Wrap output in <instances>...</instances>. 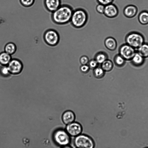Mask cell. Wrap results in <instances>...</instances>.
I'll list each match as a JSON object with an SVG mask.
<instances>
[{"mask_svg":"<svg viewBox=\"0 0 148 148\" xmlns=\"http://www.w3.org/2000/svg\"><path fill=\"white\" fill-rule=\"evenodd\" d=\"M74 10L70 5H61L56 10L52 12L51 19L55 24L63 25L70 22Z\"/></svg>","mask_w":148,"mask_h":148,"instance_id":"6da1fadb","label":"cell"},{"mask_svg":"<svg viewBox=\"0 0 148 148\" xmlns=\"http://www.w3.org/2000/svg\"><path fill=\"white\" fill-rule=\"evenodd\" d=\"M88 16L87 11L82 8H78L74 10L70 23L72 26L77 28H81L87 23Z\"/></svg>","mask_w":148,"mask_h":148,"instance_id":"7a4b0ae2","label":"cell"},{"mask_svg":"<svg viewBox=\"0 0 148 148\" xmlns=\"http://www.w3.org/2000/svg\"><path fill=\"white\" fill-rule=\"evenodd\" d=\"M52 139L57 146L60 147L69 145L71 142V137L65 129L59 128L53 132Z\"/></svg>","mask_w":148,"mask_h":148,"instance_id":"3957f363","label":"cell"},{"mask_svg":"<svg viewBox=\"0 0 148 148\" xmlns=\"http://www.w3.org/2000/svg\"><path fill=\"white\" fill-rule=\"evenodd\" d=\"M73 144L75 148H95V143L89 135L81 134L73 138Z\"/></svg>","mask_w":148,"mask_h":148,"instance_id":"277c9868","label":"cell"},{"mask_svg":"<svg viewBox=\"0 0 148 148\" xmlns=\"http://www.w3.org/2000/svg\"><path fill=\"white\" fill-rule=\"evenodd\" d=\"M145 37L140 32H131L126 35L125 41V43L136 49L145 42Z\"/></svg>","mask_w":148,"mask_h":148,"instance_id":"5b68a950","label":"cell"},{"mask_svg":"<svg viewBox=\"0 0 148 148\" xmlns=\"http://www.w3.org/2000/svg\"><path fill=\"white\" fill-rule=\"evenodd\" d=\"M43 38L45 43L51 47H54L58 45L60 40L58 33L53 29H49L44 32Z\"/></svg>","mask_w":148,"mask_h":148,"instance_id":"8992f818","label":"cell"},{"mask_svg":"<svg viewBox=\"0 0 148 148\" xmlns=\"http://www.w3.org/2000/svg\"><path fill=\"white\" fill-rule=\"evenodd\" d=\"M136 52L135 49L126 43L121 45L119 49V54L126 60H131Z\"/></svg>","mask_w":148,"mask_h":148,"instance_id":"52a82bcc","label":"cell"},{"mask_svg":"<svg viewBox=\"0 0 148 148\" xmlns=\"http://www.w3.org/2000/svg\"><path fill=\"white\" fill-rule=\"evenodd\" d=\"M65 129L69 136L73 138L82 134L83 130L82 125L75 121L66 125Z\"/></svg>","mask_w":148,"mask_h":148,"instance_id":"ba28073f","label":"cell"},{"mask_svg":"<svg viewBox=\"0 0 148 148\" xmlns=\"http://www.w3.org/2000/svg\"><path fill=\"white\" fill-rule=\"evenodd\" d=\"M11 74L16 75L20 73L23 70V64L19 59H12L7 65Z\"/></svg>","mask_w":148,"mask_h":148,"instance_id":"9c48e42d","label":"cell"},{"mask_svg":"<svg viewBox=\"0 0 148 148\" xmlns=\"http://www.w3.org/2000/svg\"><path fill=\"white\" fill-rule=\"evenodd\" d=\"M119 12V10L117 6L111 3L105 6L103 14L107 18H113L118 16Z\"/></svg>","mask_w":148,"mask_h":148,"instance_id":"30bf717a","label":"cell"},{"mask_svg":"<svg viewBox=\"0 0 148 148\" xmlns=\"http://www.w3.org/2000/svg\"><path fill=\"white\" fill-rule=\"evenodd\" d=\"M61 0H44L45 7L48 11L52 12L61 5Z\"/></svg>","mask_w":148,"mask_h":148,"instance_id":"8fae6325","label":"cell"},{"mask_svg":"<svg viewBox=\"0 0 148 148\" xmlns=\"http://www.w3.org/2000/svg\"><path fill=\"white\" fill-rule=\"evenodd\" d=\"M137 7L133 5H129L126 6L123 9V14L126 17L132 18L134 17L137 14Z\"/></svg>","mask_w":148,"mask_h":148,"instance_id":"7c38bea8","label":"cell"},{"mask_svg":"<svg viewBox=\"0 0 148 148\" xmlns=\"http://www.w3.org/2000/svg\"><path fill=\"white\" fill-rule=\"evenodd\" d=\"M75 116L74 113L71 111L64 112L62 117V121L66 125L75 121Z\"/></svg>","mask_w":148,"mask_h":148,"instance_id":"4fadbf2b","label":"cell"},{"mask_svg":"<svg viewBox=\"0 0 148 148\" xmlns=\"http://www.w3.org/2000/svg\"><path fill=\"white\" fill-rule=\"evenodd\" d=\"M104 45L105 47L108 50L114 51L116 49L117 43L116 40L112 37L106 38L104 41Z\"/></svg>","mask_w":148,"mask_h":148,"instance_id":"5bb4252c","label":"cell"},{"mask_svg":"<svg viewBox=\"0 0 148 148\" xmlns=\"http://www.w3.org/2000/svg\"><path fill=\"white\" fill-rule=\"evenodd\" d=\"M11 55L4 51L0 53V64L7 66L12 59Z\"/></svg>","mask_w":148,"mask_h":148,"instance_id":"9a60e30c","label":"cell"},{"mask_svg":"<svg viewBox=\"0 0 148 148\" xmlns=\"http://www.w3.org/2000/svg\"><path fill=\"white\" fill-rule=\"evenodd\" d=\"M131 60L134 65L140 66L143 64L145 58L136 51Z\"/></svg>","mask_w":148,"mask_h":148,"instance_id":"2e32d148","label":"cell"},{"mask_svg":"<svg viewBox=\"0 0 148 148\" xmlns=\"http://www.w3.org/2000/svg\"><path fill=\"white\" fill-rule=\"evenodd\" d=\"M136 51L144 58L148 57V43L144 42L136 49Z\"/></svg>","mask_w":148,"mask_h":148,"instance_id":"e0dca14e","label":"cell"},{"mask_svg":"<svg viewBox=\"0 0 148 148\" xmlns=\"http://www.w3.org/2000/svg\"><path fill=\"white\" fill-rule=\"evenodd\" d=\"M4 51L11 55L14 54L17 50V47L15 44L12 42L7 43L4 48Z\"/></svg>","mask_w":148,"mask_h":148,"instance_id":"ac0fdd59","label":"cell"},{"mask_svg":"<svg viewBox=\"0 0 148 148\" xmlns=\"http://www.w3.org/2000/svg\"><path fill=\"white\" fill-rule=\"evenodd\" d=\"M138 20L142 25L148 24V11L144 10L141 11L138 15Z\"/></svg>","mask_w":148,"mask_h":148,"instance_id":"d6986e66","label":"cell"},{"mask_svg":"<svg viewBox=\"0 0 148 148\" xmlns=\"http://www.w3.org/2000/svg\"><path fill=\"white\" fill-rule=\"evenodd\" d=\"M108 55L105 52L100 51L97 52L95 55V60L98 63H102L107 59Z\"/></svg>","mask_w":148,"mask_h":148,"instance_id":"ffe728a7","label":"cell"},{"mask_svg":"<svg viewBox=\"0 0 148 148\" xmlns=\"http://www.w3.org/2000/svg\"><path fill=\"white\" fill-rule=\"evenodd\" d=\"M114 62L118 66H121L125 64L126 60L120 54L116 55L114 59Z\"/></svg>","mask_w":148,"mask_h":148,"instance_id":"44dd1931","label":"cell"},{"mask_svg":"<svg viewBox=\"0 0 148 148\" xmlns=\"http://www.w3.org/2000/svg\"><path fill=\"white\" fill-rule=\"evenodd\" d=\"M113 64L110 60L107 59L102 63V68L104 71H109L112 68Z\"/></svg>","mask_w":148,"mask_h":148,"instance_id":"7402d4cb","label":"cell"},{"mask_svg":"<svg viewBox=\"0 0 148 148\" xmlns=\"http://www.w3.org/2000/svg\"><path fill=\"white\" fill-rule=\"evenodd\" d=\"M0 69V73L4 77H7L11 74L7 66H3Z\"/></svg>","mask_w":148,"mask_h":148,"instance_id":"603a6c76","label":"cell"},{"mask_svg":"<svg viewBox=\"0 0 148 148\" xmlns=\"http://www.w3.org/2000/svg\"><path fill=\"white\" fill-rule=\"evenodd\" d=\"M35 0H19L21 4L25 7H29L34 3Z\"/></svg>","mask_w":148,"mask_h":148,"instance_id":"cb8c5ba5","label":"cell"},{"mask_svg":"<svg viewBox=\"0 0 148 148\" xmlns=\"http://www.w3.org/2000/svg\"><path fill=\"white\" fill-rule=\"evenodd\" d=\"M94 74L95 76L98 78L102 77L104 74V71L100 68H97L95 70Z\"/></svg>","mask_w":148,"mask_h":148,"instance_id":"d4e9b609","label":"cell"},{"mask_svg":"<svg viewBox=\"0 0 148 148\" xmlns=\"http://www.w3.org/2000/svg\"><path fill=\"white\" fill-rule=\"evenodd\" d=\"M105 7V5L100 3H98L96 6V10L98 13L101 14H103Z\"/></svg>","mask_w":148,"mask_h":148,"instance_id":"484cf974","label":"cell"},{"mask_svg":"<svg viewBox=\"0 0 148 148\" xmlns=\"http://www.w3.org/2000/svg\"><path fill=\"white\" fill-rule=\"evenodd\" d=\"M114 0H97L98 3L106 6L108 4L112 3Z\"/></svg>","mask_w":148,"mask_h":148,"instance_id":"4316f807","label":"cell"},{"mask_svg":"<svg viewBox=\"0 0 148 148\" xmlns=\"http://www.w3.org/2000/svg\"><path fill=\"white\" fill-rule=\"evenodd\" d=\"M80 60L82 64L85 65L88 62V58L87 56H83L81 57Z\"/></svg>","mask_w":148,"mask_h":148,"instance_id":"83f0119b","label":"cell"},{"mask_svg":"<svg viewBox=\"0 0 148 148\" xmlns=\"http://www.w3.org/2000/svg\"><path fill=\"white\" fill-rule=\"evenodd\" d=\"M98 63L95 60H90L89 62L90 66L92 68H95L97 66Z\"/></svg>","mask_w":148,"mask_h":148,"instance_id":"f1b7e54d","label":"cell"},{"mask_svg":"<svg viewBox=\"0 0 148 148\" xmlns=\"http://www.w3.org/2000/svg\"><path fill=\"white\" fill-rule=\"evenodd\" d=\"M89 69V67L86 65H83L81 67V70L83 72H87Z\"/></svg>","mask_w":148,"mask_h":148,"instance_id":"f546056e","label":"cell"},{"mask_svg":"<svg viewBox=\"0 0 148 148\" xmlns=\"http://www.w3.org/2000/svg\"><path fill=\"white\" fill-rule=\"evenodd\" d=\"M60 148H73L70 145H68L62 147H61Z\"/></svg>","mask_w":148,"mask_h":148,"instance_id":"4dcf8cb0","label":"cell"},{"mask_svg":"<svg viewBox=\"0 0 148 148\" xmlns=\"http://www.w3.org/2000/svg\"><path fill=\"white\" fill-rule=\"evenodd\" d=\"M144 148H148V147H145Z\"/></svg>","mask_w":148,"mask_h":148,"instance_id":"1f68e13d","label":"cell"}]
</instances>
